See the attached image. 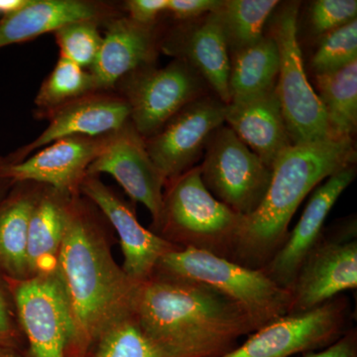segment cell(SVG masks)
Instances as JSON below:
<instances>
[{
    "mask_svg": "<svg viewBox=\"0 0 357 357\" xmlns=\"http://www.w3.org/2000/svg\"><path fill=\"white\" fill-rule=\"evenodd\" d=\"M109 223L81 194L73 203L58 274L69 302L79 357L88 356L107 328L135 314L141 284L117 264Z\"/></svg>",
    "mask_w": 357,
    "mask_h": 357,
    "instance_id": "obj_1",
    "label": "cell"
},
{
    "mask_svg": "<svg viewBox=\"0 0 357 357\" xmlns=\"http://www.w3.org/2000/svg\"><path fill=\"white\" fill-rule=\"evenodd\" d=\"M135 317L167 357H222L256 332L232 301L208 286L153 275L141 284Z\"/></svg>",
    "mask_w": 357,
    "mask_h": 357,
    "instance_id": "obj_2",
    "label": "cell"
},
{
    "mask_svg": "<svg viewBox=\"0 0 357 357\" xmlns=\"http://www.w3.org/2000/svg\"><path fill=\"white\" fill-rule=\"evenodd\" d=\"M356 161L354 139L331 138L286 150L275 162L261 204L243 218L231 261L252 269L266 266L285 243L289 225L307 195Z\"/></svg>",
    "mask_w": 357,
    "mask_h": 357,
    "instance_id": "obj_3",
    "label": "cell"
},
{
    "mask_svg": "<svg viewBox=\"0 0 357 357\" xmlns=\"http://www.w3.org/2000/svg\"><path fill=\"white\" fill-rule=\"evenodd\" d=\"M153 275L208 286L241 307L256 331L290 314V291L275 283L262 269L243 266L206 251L174 249L159 260Z\"/></svg>",
    "mask_w": 357,
    "mask_h": 357,
    "instance_id": "obj_4",
    "label": "cell"
},
{
    "mask_svg": "<svg viewBox=\"0 0 357 357\" xmlns=\"http://www.w3.org/2000/svg\"><path fill=\"white\" fill-rule=\"evenodd\" d=\"M243 218L208 192L197 166L166 183L154 232L178 248L198 249L231 260Z\"/></svg>",
    "mask_w": 357,
    "mask_h": 357,
    "instance_id": "obj_5",
    "label": "cell"
},
{
    "mask_svg": "<svg viewBox=\"0 0 357 357\" xmlns=\"http://www.w3.org/2000/svg\"><path fill=\"white\" fill-rule=\"evenodd\" d=\"M298 13L299 3L285 4L275 16L270 35L280 60L276 93L293 145L332 138L325 109L305 72L298 42Z\"/></svg>",
    "mask_w": 357,
    "mask_h": 357,
    "instance_id": "obj_6",
    "label": "cell"
},
{
    "mask_svg": "<svg viewBox=\"0 0 357 357\" xmlns=\"http://www.w3.org/2000/svg\"><path fill=\"white\" fill-rule=\"evenodd\" d=\"M204 83L194 68L174 60L163 68L149 65L133 70L114 89L128 102L134 128L147 139L183 107L203 96Z\"/></svg>",
    "mask_w": 357,
    "mask_h": 357,
    "instance_id": "obj_7",
    "label": "cell"
},
{
    "mask_svg": "<svg viewBox=\"0 0 357 357\" xmlns=\"http://www.w3.org/2000/svg\"><path fill=\"white\" fill-rule=\"evenodd\" d=\"M204 151L199 166L204 187L238 215H252L266 195L272 169L229 126H222L211 134Z\"/></svg>",
    "mask_w": 357,
    "mask_h": 357,
    "instance_id": "obj_8",
    "label": "cell"
},
{
    "mask_svg": "<svg viewBox=\"0 0 357 357\" xmlns=\"http://www.w3.org/2000/svg\"><path fill=\"white\" fill-rule=\"evenodd\" d=\"M9 281L30 357H79L76 326L59 274Z\"/></svg>",
    "mask_w": 357,
    "mask_h": 357,
    "instance_id": "obj_9",
    "label": "cell"
},
{
    "mask_svg": "<svg viewBox=\"0 0 357 357\" xmlns=\"http://www.w3.org/2000/svg\"><path fill=\"white\" fill-rule=\"evenodd\" d=\"M349 318V301L338 296L311 311L271 321L222 357H292L321 351L351 330Z\"/></svg>",
    "mask_w": 357,
    "mask_h": 357,
    "instance_id": "obj_10",
    "label": "cell"
},
{
    "mask_svg": "<svg viewBox=\"0 0 357 357\" xmlns=\"http://www.w3.org/2000/svg\"><path fill=\"white\" fill-rule=\"evenodd\" d=\"M356 288V220H354L338 234L331 237L323 234L307 255L290 291V314L311 311Z\"/></svg>",
    "mask_w": 357,
    "mask_h": 357,
    "instance_id": "obj_11",
    "label": "cell"
},
{
    "mask_svg": "<svg viewBox=\"0 0 357 357\" xmlns=\"http://www.w3.org/2000/svg\"><path fill=\"white\" fill-rule=\"evenodd\" d=\"M225 103L203 96L183 107L158 132L144 139L166 183L192 168L211 134L225 123Z\"/></svg>",
    "mask_w": 357,
    "mask_h": 357,
    "instance_id": "obj_12",
    "label": "cell"
},
{
    "mask_svg": "<svg viewBox=\"0 0 357 357\" xmlns=\"http://www.w3.org/2000/svg\"><path fill=\"white\" fill-rule=\"evenodd\" d=\"M79 194L91 202L102 213L119 237L124 262L122 269L137 284L149 280L159 260L177 246L168 243L152 230L145 229L135 211L100 176L86 174Z\"/></svg>",
    "mask_w": 357,
    "mask_h": 357,
    "instance_id": "obj_13",
    "label": "cell"
},
{
    "mask_svg": "<svg viewBox=\"0 0 357 357\" xmlns=\"http://www.w3.org/2000/svg\"><path fill=\"white\" fill-rule=\"evenodd\" d=\"M114 133L61 138L20 163H6L0 158V176L14 183H37L67 194L79 195L89 165L105 151Z\"/></svg>",
    "mask_w": 357,
    "mask_h": 357,
    "instance_id": "obj_14",
    "label": "cell"
},
{
    "mask_svg": "<svg viewBox=\"0 0 357 357\" xmlns=\"http://www.w3.org/2000/svg\"><path fill=\"white\" fill-rule=\"evenodd\" d=\"M89 175L109 174L134 202L146 206L152 231L161 218L165 178L148 154L144 138L130 121L112 136L109 144L89 165Z\"/></svg>",
    "mask_w": 357,
    "mask_h": 357,
    "instance_id": "obj_15",
    "label": "cell"
},
{
    "mask_svg": "<svg viewBox=\"0 0 357 357\" xmlns=\"http://www.w3.org/2000/svg\"><path fill=\"white\" fill-rule=\"evenodd\" d=\"M43 119L49 121L48 126L38 137L0 158L6 163H20L37 150L61 138L116 132L130 121V109L116 91H100L66 103Z\"/></svg>",
    "mask_w": 357,
    "mask_h": 357,
    "instance_id": "obj_16",
    "label": "cell"
},
{
    "mask_svg": "<svg viewBox=\"0 0 357 357\" xmlns=\"http://www.w3.org/2000/svg\"><path fill=\"white\" fill-rule=\"evenodd\" d=\"M160 51L191 66L218 98L229 103V51L215 11L176 25L160 39Z\"/></svg>",
    "mask_w": 357,
    "mask_h": 357,
    "instance_id": "obj_17",
    "label": "cell"
},
{
    "mask_svg": "<svg viewBox=\"0 0 357 357\" xmlns=\"http://www.w3.org/2000/svg\"><path fill=\"white\" fill-rule=\"evenodd\" d=\"M356 176V167L349 166L314 189L299 222L292 231H289L285 243L271 261L262 268L280 287L291 291L303 262L323 236L326 218Z\"/></svg>",
    "mask_w": 357,
    "mask_h": 357,
    "instance_id": "obj_18",
    "label": "cell"
},
{
    "mask_svg": "<svg viewBox=\"0 0 357 357\" xmlns=\"http://www.w3.org/2000/svg\"><path fill=\"white\" fill-rule=\"evenodd\" d=\"M107 32L95 63L89 70L100 91H114L122 77L153 65L160 50L155 26H142L119 15L105 23Z\"/></svg>",
    "mask_w": 357,
    "mask_h": 357,
    "instance_id": "obj_19",
    "label": "cell"
},
{
    "mask_svg": "<svg viewBox=\"0 0 357 357\" xmlns=\"http://www.w3.org/2000/svg\"><path fill=\"white\" fill-rule=\"evenodd\" d=\"M121 15L114 4L93 0H30L20 10L0 20V49L24 43L77 21L105 25Z\"/></svg>",
    "mask_w": 357,
    "mask_h": 357,
    "instance_id": "obj_20",
    "label": "cell"
},
{
    "mask_svg": "<svg viewBox=\"0 0 357 357\" xmlns=\"http://www.w3.org/2000/svg\"><path fill=\"white\" fill-rule=\"evenodd\" d=\"M225 122L270 169L293 145L276 88L251 100L227 103Z\"/></svg>",
    "mask_w": 357,
    "mask_h": 357,
    "instance_id": "obj_21",
    "label": "cell"
},
{
    "mask_svg": "<svg viewBox=\"0 0 357 357\" xmlns=\"http://www.w3.org/2000/svg\"><path fill=\"white\" fill-rule=\"evenodd\" d=\"M70 195L43 185L30 218L27 263L29 278L58 273L59 256L74 199Z\"/></svg>",
    "mask_w": 357,
    "mask_h": 357,
    "instance_id": "obj_22",
    "label": "cell"
},
{
    "mask_svg": "<svg viewBox=\"0 0 357 357\" xmlns=\"http://www.w3.org/2000/svg\"><path fill=\"white\" fill-rule=\"evenodd\" d=\"M43 185L16 182L0 204V270L14 281L29 279L28 232Z\"/></svg>",
    "mask_w": 357,
    "mask_h": 357,
    "instance_id": "obj_23",
    "label": "cell"
},
{
    "mask_svg": "<svg viewBox=\"0 0 357 357\" xmlns=\"http://www.w3.org/2000/svg\"><path fill=\"white\" fill-rule=\"evenodd\" d=\"M229 102H241L276 88L280 60L274 39L264 36L258 43L229 54Z\"/></svg>",
    "mask_w": 357,
    "mask_h": 357,
    "instance_id": "obj_24",
    "label": "cell"
},
{
    "mask_svg": "<svg viewBox=\"0 0 357 357\" xmlns=\"http://www.w3.org/2000/svg\"><path fill=\"white\" fill-rule=\"evenodd\" d=\"M316 86L331 137L352 139L357 126V61L335 72L316 75Z\"/></svg>",
    "mask_w": 357,
    "mask_h": 357,
    "instance_id": "obj_25",
    "label": "cell"
},
{
    "mask_svg": "<svg viewBox=\"0 0 357 357\" xmlns=\"http://www.w3.org/2000/svg\"><path fill=\"white\" fill-rule=\"evenodd\" d=\"M280 2L277 0H222L215 13L229 54L252 46L264 37V27Z\"/></svg>",
    "mask_w": 357,
    "mask_h": 357,
    "instance_id": "obj_26",
    "label": "cell"
},
{
    "mask_svg": "<svg viewBox=\"0 0 357 357\" xmlns=\"http://www.w3.org/2000/svg\"><path fill=\"white\" fill-rule=\"evenodd\" d=\"M96 91L100 89L89 70L67 59L59 57L55 67L44 79L35 98V114L43 119L52 110Z\"/></svg>",
    "mask_w": 357,
    "mask_h": 357,
    "instance_id": "obj_27",
    "label": "cell"
},
{
    "mask_svg": "<svg viewBox=\"0 0 357 357\" xmlns=\"http://www.w3.org/2000/svg\"><path fill=\"white\" fill-rule=\"evenodd\" d=\"M86 357H167L142 332L135 314L110 326Z\"/></svg>",
    "mask_w": 357,
    "mask_h": 357,
    "instance_id": "obj_28",
    "label": "cell"
},
{
    "mask_svg": "<svg viewBox=\"0 0 357 357\" xmlns=\"http://www.w3.org/2000/svg\"><path fill=\"white\" fill-rule=\"evenodd\" d=\"M100 25L96 21H77L53 32L60 49V57L89 70L102 47L103 37L98 30Z\"/></svg>",
    "mask_w": 357,
    "mask_h": 357,
    "instance_id": "obj_29",
    "label": "cell"
},
{
    "mask_svg": "<svg viewBox=\"0 0 357 357\" xmlns=\"http://www.w3.org/2000/svg\"><path fill=\"white\" fill-rule=\"evenodd\" d=\"M354 61H357V20L321 37L311 68L316 75L328 74Z\"/></svg>",
    "mask_w": 357,
    "mask_h": 357,
    "instance_id": "obj_30",
    "label": "cell"
},
{
    "mask_svg": "<svg viewBox=\"0 0 357 357\" xmlns=\"http://www.w3.org/2000/svg\"><path fill=\"white\" fill-rule=\"evenodd\" d=\"M356 0H316L310 6V30L314 36L323 37L356 20Z\"/></svg>",
    "mask_w": 357,
    "mask_h": 357,
    "instance_id": "obj_31",
    "label": "cell"
},
{
    "mask_svg": "<svg viewBox=\"0 0 357 357\" xmlns=\"http://www.w3.org/2000/svg\"><path fill=\"white\" fill-rule=\"evenodd\" d=\"M0 345L27 349L10 281L0 270Z\"/></svg>",
    "mask_w": 357,
    "mask_h": 357,
    "instance_id": "obj_32",
    "label": "cell"
},
{
    "mask_svg": "<svg viewBox=\"0 0 357 357\" xmlns=\"http://www.w3.org/2000/svg\"><path fill=\"white\" fill-rule=\"evenodd\" d=\"M222 0H168L167 11L181 22L215 13Z\"/></svg>",
    "mask_w": 357,
    "mask_h": 357,
    "instance_id": "obj_33",
    "label": "cell"
},
{
    "mask_svg": "<svg viewBox=\"0 0 357 357\" xmlns=\"http://www.w3.org/2000/svg\"><path fill=\"white\" fill-rule=\"evenodd\" d=\"M168 0H128L123 9L128 17L133 22L142 26H155L157 20L167 11Z\"/></svg>",
    "mask_w": 357,
    "mask_h": 357,
    "instance_id": "obj_34",
    "label": "cell"
},
{
    "mask_svg": "<svg viewBox=\"0 0 357 357\" xmlns=\"http://www.w3.org/2000/svg\"><path fill=\"white\" fill-rule=\"evenodd\" d=\"M302 357H357L356 328H351L335 344L321 351L309 352Z\"/></svg>",
    "mask_w": 357,
    "mask_h": 357,
    "instance_id": "obj_35",
    "label": "cell"
},
{
    "mask_svg": "<svg viewBox=\"0 0 357 357\" xmlns=\"http://www.w3.org/2000/svg\"><path fill=\"white\" fill-rule=\"evenodd\" d=\"M30 0H0V17H6L20 10Z\"/></svg>",
    "mask_w": 357,
    "mask_h": 357,
    "instance_id": "obj_36",
    "label": "cell"
},
{
    "mask_svg": "<svg viewBox=\"0 0 357 357\" xmlns=\"http://www.w3.org/2000/svg\"><path fill=\"white\" fill-rule=\"evenodd\" d=\"M0 357H30L27 349H15V347L0 345Z\"/></svg>",
    "mask_w": 357,
    "mask_h": 357,
    "instance_id": "obj_37",
    "label": "cell"
},
{
    "mask_svg": "<svg viewBox=\"0 0 357 357\" xmlns=\"http://www.w3.org/2000/svg\"><path fill=\"white\" fill-rule=\"evenodd\" d=\"M14 184L13 181L9 178H3L0 176V204L6 198V195L10 191L11 187Z\"/></svg>",
    "mask_w": 357,
    "mask_h": 357,
    "instance_id": "obj_38",
    "label": "cell"
}]
</instances>
